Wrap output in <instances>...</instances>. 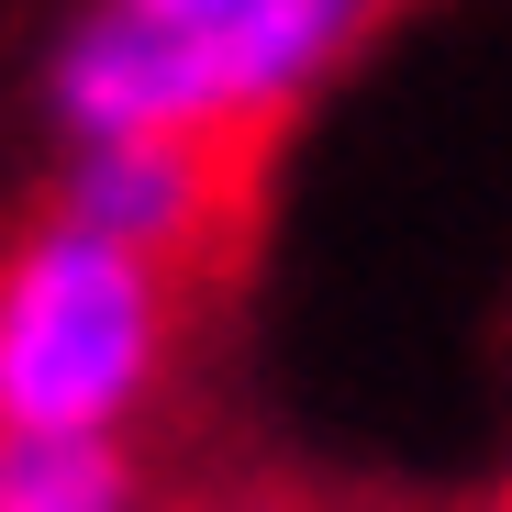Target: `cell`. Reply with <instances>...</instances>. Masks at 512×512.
<instances>
[{"label": "cell", "instance_id": "6da1fadb", "mask_svg": "<svg viewBox=\"0 0 512 512\" xmlns=\"http://www.w3.org/2000/svg\"><path fill=\"white\" fill-rule=\"evenodd\" d=\"M190 279L90 234L78 212L34 223L0 256V435H101L167 390Z\"/></svg>", "mask_w": 512, "mask_h": 512}, {"label": "cell", "instance_id": "7a4b0ae2", "mask_svg": "<svg viewBox=\"0 0 512 512\" xmlns=\"http://www.w3.org/2000/svg\"><path fill=\"white\" fill-rule=\"evenodd\" d=\"M56 112L78 145L112 134H190V145H256V123L234 112L223 45L190 23H145L123 0H101V23H78L56 56Z\"/></svg>", "mask_w": 512, "mask_h": 512}, {"label": "cell", "instance_id": "3957f363", "mask_svg": "<svg viewBox=\"0 0 512 512\" xmlns=\"http://www.w3.org/2000/svg\"><path fill=\"white\" fill-rule=\"evenodd\" d=\"M234 179H245V145H190V134H112V145H78L67 167V201L90 234L156 256V268H201L234 223Z\"/></svg>", "mask_w": 512, "mask_h": 512}, {"label": "cell", "instance_id": "277c9868", "mask_svg": "<svg viewBox=\"0 0 512 512\" xmlns=\"http://www.w3.org/2000/svg\"><path fill=\"white\" fill-rule=\"evenodd\" d=\"M0 512H134V468L101 435H0Z\"/></svg>", "mask_w": 512, "mask_h": 512}, {"label": "cell", "instance_id": "5b68a950", "mask_svg": "<svg viewBox=\"0 0 512 512\" xmlns=\"http://www.w3.org/2000/svg\"><path fill=\"white\" fill-rule=\"evenodd\" d=\"M123 12H145V23H190V34H212V23L256 12V0H123Z\"/></svg>", "mask_w": 512, "mask_h": 512}]
</instances>
